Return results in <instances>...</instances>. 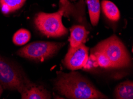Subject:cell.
<instances>
[{"mask_svg":"<svg viewBox=\"0 0 133 99\" xmlns=\"http://www.w3.org/2000/svg\"><path fill=\"white\" fill-rule=\"evenodd\" d=\"M54 81V88L60 94L68 98L97 99L108 98L92 83L75 72L65 74L57 72Z\"/></svg>","mask_w":133,"mask_h":99,"instance_id":"1","label":"cell"},{"mask_svg":"<svg viewBox=\"0 0 133 99\" xmlns=\"http://www.w3.org/2000/svg\"><path fill=\"white\" fill-rule=\"evenodd\" d=\"M60 9L53 13H39L35 16V25L37 29L48 37H59L66 35L68 30L62 23V16L72 10L68 0H60Z\"/></svg>","mask_w":133,"mask_h":99,"instance_id":"2","label":"cell"},{"mask_svg":"<svg viewBox=\"0 0 133 99\" xmlns=\"http://www.w3.org/2000/svg\"><path fill=\"white\" fill-rule=\"evenodd\" d=\"M92 51L101 52L105 54L111 62L113 68L127 67L130 64L131 57L128 50L115 35L99 42L91 50Z\"/></svg>","mask_w":133,"mask_h":99,"instance_id":"3","label":"cell"},{"mask_svg":"<svg viewBox=\"0 0 133 99\" xmlns=\"http://www.w3.org/2000/svg\"><path fill=\"white\" fill-rule=\"evenodd\" d=\"M64 43L44 41L32 42L17 52L18 55L38 62H43L54 55Z\"/></svg>","mask_w":133,"mask_h":99,"instance_id":"4","label":"cell"},{"mask_svg":"<svg viewBox=\"0 0 133 99\" xmlns=\"http://www.w3.org/2000/svg\"><path fill=\"white\" fill-rule=\"evenodd\" d=\"M29 82L13 66L0 58V84L2 87L21 93Z\"/></svg>","mask_w":133,"mask_h":99,"instance_id":"5","label":"cell"},{"mask_svg":"<svg viewBox=\"0 0 133 99\" xmlns=\"http://www.w3.org/2000/svg\"><path fill=\"white\" fill-rule=\"evenodd\" d=\"M88 50L84 43L75 48L70 47L63 60L64 66L70 70L82 69L88 58Z\"/></svg>","mask_w":133,"mask_h":99,"instance_id":"6","label":"cell"},{"mask_svg":"<svg viewBox=\"0 0 133 99\" xmlns=\"http://www.w3.org/2000/svg\"><path fill=\"white\" fill-rule=\"evenodd\" d=\"M22 98L25 99H47L51 98V95L43 86H37L29 83L20 93Z\"/></svg>","mask_w":133,"mask_h":99,"instance_id":"7","label":"cell"},{"mask_svg":"<svg viewBox=\"0 0 133 99\" xmlns=\"http://www.w3.org/2000/svg\"><path fill=\"white\" fill-rule=\"evenodd\" d=\"M88 32L83 26L75 25L70 28V47L75 48L86 42Z\"/></svg>","mask_w":133,"mask_h":99,"instance_id":"8","label":"cell"},{"mask_svg":"<svg viewBox=\"0 0 133 99\" xmlns=\"http://www.w3.org/2000/svg\"><path fill=\"white\" fill-rule=\"evenodd\" d=\"M115 97L118 99H132V81H126L119 84L115 90Z\"/></svg>","mask_w":133,"mask_h":99,"instance_id":"9","label":"cell"},{"mask_svg":"<svg viewBox=\"0 0 133 99\" xmlns=\"http://www.w3.org/2000/svg\"><path fill=\"white\" fill-rule=\"evenodd\" d=\"M102 7L104 16L110 21H118L119 20V10L114 3L108 0H103Z\"/></svg>","mask_w":133,"mask_h":99,"instance_id":"10","label":"cell"},{"mask_svg":"<svg viewBox=\"0 0 133 99\" xmlns=\"http://www.w3.org/2000/svg\"><path fill=\"white\" fill-rule=\"evenodd\" d=\"M26 0H0V9L5 14L13 13L25 4Z\"/></svg>","mask_w":133,"mask_h":99,"instance_id":"11","label":"cell"},{"mask_svg":"<svg viewBox=\"0 0 133 99\" xmlns=\"http://www.w3.org/2000/svg\"><path fill=\"white\" fill-rule=\"evenodd\" d=\"M91 23L92 26L97 25L100 15V3L99 0H87Z\"/></svg>","mask_w":133,"mask_h":99,"instance_id":"12","label":"cell"},{"mask_svg":"<svg viewBox=\"0 0 133 99\" xmlns=\"http://www.w3.org/2000/svg\"><path fill=\"white\" fill-rule=\"evenodd\" d=\"M31 33L26 29H20L13 36V41L16 45H23L29 41Z\"/></svg>","mask_w":133,"mask_h":99,"instance_id":"13","label":"cell"},{"mask_svg":"<svg viewBox=\"0 0 133 99\" xmlns=\"http://www.w3.org/2000/svg\"><path fill=\"white\" fill-rule=\"evenodd\" d=\"M91 54H93L96 57L98 66L103 68H113L111 62L110 61V60L109 59L108 56L105 54L98 51L91 52Z\"/></svg>","mask_w":133,"mask_h":99,"instance_id":"14","label":"cell"},{"mask_svg":"<svg viewBox=\"0 0 133 99\" xmlns=\"http://www.w3.org/2000/svg\"><path fill=\"white\" fill-rule=\"evenodd\" d=\"M98 64L96 58L93 54H91L90 56H88L87 60L85 65L82 68L85 70H91L94 68H97Z\"/></svg>","mask_w":133,"mask_h":99,"instance_id":"15","label":"cell"},{"mask_svg":"<svg viewBox=\"0 0 133 99\" xmlns=\"http://www.w3.org/2000/svg\"><path fill=\"white\" fill-rule=\"evenodd\" d=\"M2 93H3V88H2L1 84H0V96H1Z\"/></svg>","mask_w":133,"mask_h":99,"instance_id":"16","label":"cell"},{"mask_svg":"<svg viewBox=\"0 0 133 99\" xmlns=\"http://www.w3.org/2000/svg\"><path fill=\"white\" fill-rule=\"evenodd\" d=\"M71 1H75V0H71Z\"/></svg>","mask_w":133,"mask_h":99,"instance_id":"17","label":"cell"}]
</instances>
